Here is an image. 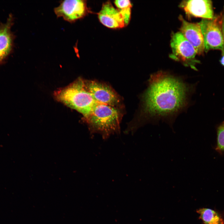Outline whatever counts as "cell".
<instances>
[{
	"label": "cell",
	"instance_id": "1",
	"mask_svg": "<svg viewBox=\"0 0 224 224\" xmlns=\"http://www.w3.org/2000/svg\"><path fill=\"white\" fill-rule=\"evenodd\" d=\"M194 88L181 77L169 72L152 74L142 96L141 117L146 121L171 122L189 106Z\"/></svg>",
	"mask_w": 224,
	"mask_h": 224
},
{
	"label": "cell",
	"instance_id": "2",
	"mask_svg": "<svg viewBox=\"0 0 224 224\" xmlns=\"http://www.w3.org/2000/svg\"><path fill=\"white\" fill-rule=\"evenodd\" d=\"M84 118L91 133H99L104 139L120 132L121 114L116 107L98 103Z\"/></svg>",
	"mask_w": 224,
	"mask_h": 224
},
{
	"label": "cell",
	"instance_id": "3",
	"mask_svg": "<svg viewBox=\"0 0 224 224\" xmlns=\"http://www.w3.org/2000/svg\"><path fill=\"white\" fill-rule=\"evenodd\" d=\"M59 101L86 117L95 105L99 103L93 98L85 86L84 80L79 79L54 94Z\"/></svg>",
	"mask_w": 224,
	"mask_h": 224
},
{
	"label": "cell",
	"instance_id": "4",
	"mask_svg": "<svg viewBox=\"0 0 224 224\" xmlns=\"http://www.w3.org/2000/svg\"><path fill=\"white\" fill-rule=\"evenodd\" d=\"M171 53L169 57L185 66L197 70L196 65L200 61L196 58L197 53L192 45L180 31L173 33L170 42Z\"/></svg>",
	"mask_w": 224,
	"mask_h": 224
},
{
	"label": "cell",
	"instance_id": "5",
	"mask_svg": "<svg viewBox=\"0 0 224 224\" xmlns=\"http://www.w3.org/2000/svg\"><path fill=\"white\" fill-rule=\"evenodd\" d=\"M203 37L204 52L212 49L224 51V38L221 16H214L211 19H202L198 23Z\"/></svg>",
	"mask_w": 224,
	"mask_h": 224
},
{
	"label": "cell",
	"instance_id": "6",
	"mask_svg": "<svg viewBox=\"0 0 224 224\" xmlns=\"http://www.w3.org/2000/svg\"><path fill=\"white\" fill-rule=\"evenodd\" d=\"M54 12L58 17L72 23L85 16L88 9L85 0H66L54 9Z\"/></svg>",
	"mask_w": 224,
	"mask_h": 224
},
{
	"label": "cell",
	"instance_id": "7",
	"mask_svg": "<svg viewBox=\"0 0 224 224\" xmlns=\"http://www.w3.org/2000/svg\"><path fill=\"white\" fill-rule=\"evenodd\" d=\"M87 90L97 102L116 107L120 102L117 94L106 85L94 81H85Z\"/></svg>",
	"mask_w": 224,
	"mask_h": 224
},
{
	"label": "cell",
	"instance_id": "8",
	"mask_svg": "<svg viewBox=\"0 0 224 224\" xmlns=\"http://www.w3.org/2000/svg\"><path fill=\"white\" fill-rule=\"evenodd\" d=\"M179 18L181 24L180 32L192 45L197 54L202 55L204 52L203 36L198 23H190L185 20L181 15Z\"/></svg>",
	"mask_w": 224,
	"mask_h": 224
},
{
	"label": "cell",
	"instance_id": "9",
	"mask_svg": "<svg viewBox=\"0 0 224 224\" xmlns=\"http://www.w3.org/2000/svg\"><path fill=\"white\" fill-rule=\"evenodd\" d=\"M212 2L209 0L182 1L179 6L188 16L211 19L214 17Z\"/></svg>",
	"mask_w": 224,
	"mask_h": 224
},
{
	"label": "cell",
	"instance_id": "10",
	"mask_svg": "<svg viewBox=\"0 0 224 224\" xmlns=\"http://www.w3.org/2000/svg\"><path fill=\"white\" fill-rule=\"evenodd\" d=\"M13 17L10 15L5 23H0V65L4 63L12 50L14 35L11 30Z\"/></svg>",
	"mask_w": 224,
	"mask_h": 224
},
{
	"label": "cell",
	"instance_id": "11",
	"mask_svg": "<svg viewBox=\"0 0 224 224\" xmlns=\"http://www.w3.org/2000/svg\"><path fill=\"white\" fill-rule=\"evenodd\" d=\"M98 17L101 23L111 29L120 28L125 26L123 18L118 9L110 1L104 3Z\"/></svg>",
	"mask_w": 224,
	"mask_h": 224
},
{
	"label": "cell",
	"instance_id": "12",
	"mask_svg": "<svg viewBox=\"0 0 224 224\" xmlns=\"http://www.w3.org/2000/svg\"><path fill=\"white\" fill-rule=\"evenodd\" d=\"M199 218L204 224H224V221L217 212L210 209L200 208L197 210Z\"/></svg>",
	"mask_w": 224,
	"mask_h": 224
},
{
	"label": "cell",
	"instance_id": "13",
	"mask_svg": "<svg viewBox=\"0 0 224 224\" xmlns=\"http://www.w3.org/2000/svg\"><path fill=\"white\" fill-rule=\"evenodd\" d=\"M114 3L122 15L125 26L127 25L130 21L132 5L128 0H117Z\"/></svg>",
	"mask_w": 224,
	"mask_h": 224
},
{
	"label": "cell",
	"instance_id": "14",
	"mask_svg": "<svg viewBox=\"0 0 224 224\" xmlns=\"http://www.w3.org/2000/svg\"><path fill=\"white\" fill-rule=\"evenodd\" d=\"M217 149L221 151L224 150V123L218 129Z\"/></svg>",
	"mask_w": 224,
	"mask_h": 224
},
{
	"label": "cell",
	"instance_id": "15",
	"mask_svg": "<svg viewBox=\"0 0 224 224\" xmlns=\"http://www.w3.org/2000/svg\"><path fill=\"white\" fill-rule=\"evenodd\" d=\"M222 21V26L224 38V12L221 15Z\"/></svg>",
	"mask_w": 224,
	"mask_h": 224
},
{
	"label": "cell",
	"instance_id": "16",
	"mask_svg": "<svg viewBox=\"0 0 224 224\" xmlns=\"http://www.w3.org/2000/svg\"><path fill=\"white\" fill-rule=\"evenodd\" d=\"M222 56L220 59V61L221 64L224 66V51L222 53Z\"/></svg>",
	"mask_w": 224,
	"mask_h": 224
}]
</instances>
